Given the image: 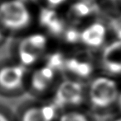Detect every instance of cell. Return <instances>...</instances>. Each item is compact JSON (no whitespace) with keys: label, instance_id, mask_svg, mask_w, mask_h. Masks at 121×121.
<instances>
[{"label":"cell","instance_id":"1","mask_svg":"<svg viewBox=\"0 0 121 121\" xmlns=\"http://www.w3.org/2000/svg\"><path fill=\"white\" fill-rule=\"evenodd\" d=\"M31 14L22 0H8L0 4V24L11 30H19L30 24Z\"/></svg>","mask_w":121,"mask_h":121},{"label":"cell","instance_id":"2","mask_svg":"<svg viewBox=\"0 0 121 121\" xmlns=\"http://www.w3.org/2000/svg\"><path fill=\"white\" fill-rule=\"evenodd\" d=\"M116 82L107 77H98L92 81L89 89V100L95 107L106 108L119 99Z\"/></svg>","mask_w":121,"mask_h":121},{"label":"cell","instance_id":"3","mask_svg":"<svg viewBox=\"0 0 121 121\" xmlns=\"http://www.w3.org/2000/svg\"><path fill=\"white\" fill-rule=\"evenodd\" d=\"M47 38L42 34H32L20 41L18 53L21 64L29 66L39 59L47 47Z\"/></svg>","mask_w":121,"mask_h":121},{"label":"cell","instance_id":"4","mask_svg":"<svg viewBox=\"0 0 121 121\" xmlns=\"http://www.w3.org/2000/svg\"><path fill=\"white\" fill-rule=\"evenodd\" d=\"M84 88L81 82L75 80H65L57 87L52 103L57 107L75 106L82 103Z\"/></svg>","mask_w":121,"mask_h":121},{"label":"cell","instance_id":"5","mask_svg":"<svg viewBox=\"0 0 121 121\" xmlns=\"http://www.w3.org/2000/svg\"><path fill=\"white\" fill-rule=\"evenodd\" d=\"M26 68L22 65L5 66L0 69V86L7 91H14L23 85Z\"/></svg>","mask_w":121,"mask_h":121},{"label":"cell","instance_id":"6","mask_svg":"<svg viewBox=\"0 0 121 121\" xmlns=\"http://www.w3.org/2000/svg\"><path fill=\"white\" fill-rule=\"evenodd\" d=\"M57 111L58 108L53 103L32 106L25 110L21 121H54Z\"/></svg>","mask_w":121,"mask_h":121},{"label":"cell","instance_id":"7","mask_svg":"<svg viewBox=\"0 0 121 121\" xmlns=\"http://www.w3.org/2000/svg\"><path fill=\"white\" fill-rule=\"evenodd\" d=\"M104 67L110 73H121V39L110 44L102 55Z\"/></svg>","mask_w":121,"mask_h":121},{"label":"cell","instance_id":"8","mask_svg":"<svg viewBox=\"0 0 121 121\" xmlns=\"http://www.w3.org/2000/svg\"><path fill=\"white\" fill-rule=\"evenodd\" d=\"M106 35L105 26L95 22L90 25L80 33V40L90 47H99L104 43Z\"/></svg>","mask_w":121,"mask_h":121},{"label":"cell","instance_id":"9","mask_svg":"<svg viewBox=\"0 0 121 121\" xmlns=\"http://www.w3.org/2000/svg\"><path fill=\"white\" fill-rule=\"evenodd\" d=\"M55 75L56 70L49 65L37 69L31 78L32 87L38 92L46 91L53 82Z\"/></svg>","mask_w":121,"mask_h":121},{"label":"cell","instance_id":"10","mask_svg":"<svg viewBox=\"0 0 121 121\" xmlns=\"http://www.w3.org/2000/svg\"><path fill=\"white\" fill-rule=\"evenodd\" d=\"M40 22L42 26L55 35L61 33L64 29V24L58 14L50 8H44L41 11Z\"/></svg>","mask_w":121,"mask_h":121},{"label":"cell","instance_id":"11","mask_svg":"<svg viewBox=\"0 0 121 121\" xmlns=\"http://www.w3.org/2000/svg\"><path fill=\"white\" fill-rule=\"evenodd\" d=\"M65 67L71 73L81 78H86L92 72V66L91 64L85 61L78 60L76 59L66 60L65 62Z\"/></svg>","mask_w":121,"mask_h":121},{"label":"cell","instance_id":"12","mask_svg":"<svg viewBox=\"0 0 121 121\" xmlns=\"http://www.w3.org/2000/svg\"><path fill=\"white\" fill-rule=\"evenodd\" d=\"M58 121H90L85 114L77 110H71L62 114Z\"/></svg>","mask_w":121,"mask_h":121},{"label":"cell","instance_id":"13","mask_svg":"<svg viewBox=\"0 0 121 121\" xmlns=\"http://www.w3.org/2000/svg\"><path fill=\"white\" fill-rule=\"evenodd\" d=\"M72 11L78 17H86L91 13V7L86 3H77L73 5Z\"/></svg>","mask_w":121,"mask_h":121},{"label":"cell","instance_id":"14","mask_svg":"<svg viewBox=\"0 0 121 121\" xmlns=\"http://www.w3.org/2000/svg\"><path fill=\"white\" fill-rule=\"evenodd\" d=\"M80 39V34H77L75 30H70L66 33V40L70 42H74Z\"/></svg>","mask_w":121,"mask_h":121},{"label":"cell","instance_id":"15","mask_svg":"<svg viewBox=\"0 0 121 121\" xmlns=\"http://www.w3.org/2000/svg\"><path fill=\"white\" fill-rule=\"evenodd\" d=\"M48 3L49 6L51 7H58L60 5L63 4L66 0H46Z\"/></svg>","mask_w":121,"mask_h":121},{"label":"cell","instance_id":"16","mask_svg":"<svg viewBox=\"0 0 121 121\" xmlns=\"http://www.w3.org/2000/svg\"><path fill=\"white\" fill-rule=\"evenodd\" d=\"M0 121H10L9 119L4 115V114L0 112Z\"/></svg>","mask_w":121,"mask_h":121},{"label":"cell","instance_id":"17","mask_svg":"<svg viewBox=\"0 0 121 121\" xmlns=\"http://www.w3.org/2000/svg\"><path fill=\"white\" fill-rule=\"evenodd\" d=\"M2 37H3V34H2L1 30H0V40H1V39H2Z\"/></svg>","mask_w":121,"mask_h":121},{"label":"cell","instance_id":"18","mask_svg":"<svg viewBox=\"0 0 121 121\" xmlns=\"http://www.w3.org/2000/svg\"><path fill=\"white\" fill-rule=\"evenodd\" d=\"M115 121H121V117H120V118H119V119H117Z\"/></svg>","mask_w":121,"mask_h":121}]
</instances>
